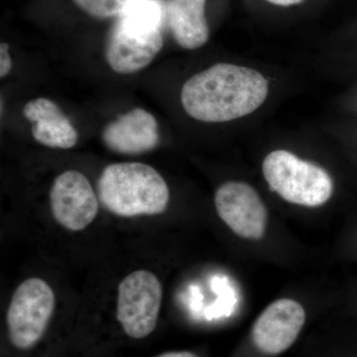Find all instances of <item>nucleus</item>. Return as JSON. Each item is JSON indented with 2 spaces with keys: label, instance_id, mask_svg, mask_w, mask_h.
Here are the masks:
<instances>
[{
  "label": "nucleus",
  "instance_id": "f257e3e1",
  "mask_svg": "<svg viewBox=\"0 0 357 357\" xmlns=\"http://www.w3.org/2000/svg\"><path fill=\"white\" fill-rule=\"evenodd\" d=\"M268 91L266 77L258 70L220 63L185 82L181 102L192 119L222 123L255 112L264 103Z\"/></svg>",
  "mask_w": 357,
  "mask_h": 357
},
{
  "label": "nucleus",
  "instance_id": "f03ea898",
  "mask_svg": "<svg viewBox=\"0 0 357 357\" xmlns=\"http://www.w3.org/2000/svg\"><path fill=\"white\" fill-rule=\"evenodd\" d=\"M98 196L112 215L129 218L164 213L170 191L153 167L122 162L103 169L98 181Z\"/></svg>",
  "mask_w": 357,
  "mask_h": 357
},
{
  "label": "nucleus",
  "instance_id": "7ed1b4c3",
  "mask_svg": "<svg viewBox=\"0 0 357 357\" xmlns=\"http://www.w3.org/2000/svg\"><path fill=\"white\" fill-rule=\"evenodd\" d=\"M262 171L270 189L289 203L314 208L332 197L333 183L330 174L286 150L268 154Z\"/></svg>",
  "mask_w": 357,
  "mask_h": 357
},
{
  "label": "nucleus",
  "instance_id": "20e7f679",
  "mask_svg": "<svg viewBox=\"0 0 357 357\" xmlns=\"http://www.w3.org/2000/svg\"><path fill=\"white\" fill-rule=\"evenodd\" d=\"M56 307L53 289L37 277L26 279L14 291L6 314L9 340L18 349H31L43 337Z\"/></svg>",
  "mask_w": 357,
  "mask_h": 357
},
{
  "label": "nucleus",
  "instance_id": "39448f33",
  "mask_svg": "<svg viewBox=\"0 0 357 357\" xmlns=\"http://www.w3.org/2000/svg\"><path fill=\"white\" fill-rule=\"evenodd\" d=\"M163 301L158 277L140 269L126 275L119 283L116 297V319L122 330L134 340H142L156 328Z\"/></svg>",
  "mask_w": 357,
  "mask_h": 357
},
{
  "label": "nucleus",
  "instance_id": "423d86ee",
  "mask_svg": "<svg viewBox=\"0 0 357 357\" xmlns=\"http://www.w3.org/2000/svg\"><path fill=\"white\" fill-rule=\"evenodd\" d=\"M49 198L54 220L70 231L86 229L98 215V196L89 178L79 171L68 170L57 176Z\"/></svg>",
  "mask_w": 357,
  "mask_h": 357
},
{
  "label": "nucleus",
  "instance_id": "0eeeda50",
  "mask_svg": "<svg viewBox=\"0 0 357 357\" xmlns=\"http://www.w3.org/2000/svg\"><path fill=\"white\" fill-rule=\"evenodd\" d=\"M163 44L161 28L138 27L119 18L107 37L105 59L117 74H134L151 64Z\"/></svg>",
  "mask_w": 357,
  "mask_h": 357
},
{
  "label": "nucleus",
  "instance_id": "6e6552de",
  "mask_svg": "<svg viewBox=\"0 0 357 357\" xmlns=\"http://www.w3.org/2000/svg\"><path fill=\"white\" fill-rule=\"evenodd\" d=\"M218 217L237 236L260 241L266 231V206L255 188L243 182H227L215 195Z\"/></svg>",
  "mask_w": 357,
  "mask_h": 357
},
{
  "label": "nucleus",
  "instance_id": "1a4fd4ad",
  "mask_svg": "<svg viewBox=\"0 0 357 357\" xmlns=\"http://www.w3.org/2000/svg\"><path fill=\"white\" fill-rule=\"evenodd\" d=\"M305 321L306 312L297 301H275L256 319L251 332L253 344L263 354H280L296 342Z\"/></svg>",
  "mask_w": 357,
  "mask_h": 357
},
{
  "label": "nucleus",
  "instance_id": "9d476101",
  "mask_svg": "<svg viewBox=\"0 0 357 357\" xmlns=\"http://www.w3.org/2000/svg\"><path fill=\"white\" fill-rule=\"evenodd\" d=\"M102 140L109 149L116 153H145L158 145V124L153 115L137 107L107 124L102 132Z\"/></svg>",
  "mask_w": 357,
  "mask_h": 357
},
{
  "label": "nucleus",
  "instance_id": "9b49d317",
  "mask_svg": "<svg viewBox=\"0 0 357 357\" xmlns=\"http://www.w3.org/2000/svg\"><path fill=\"white\" fill-rule=\"evenodd\" d=\"M23 115L32 124L34 139L44 146L70 149L77 144L79 134L60 107L46 98L30 100Z\"/></svg>",
  "mask_w": 357,
  "mask_h": 357
},
{
  "label": "nucleus",
  "instance_id": "f8f14e48",
  "mask_svg": "<svg viewBox=\"0 0 357 357\" xmlns=\"http://www.w3.org/2000/svg\"><path fill=\"white\" fill-rule=\"evenodd\" d=\"M206 0H169L167 20L173 38L187 50L203 47L210 38L206 18Z\"/></svg>",
  "mask_w": 357,
  "mask_h": 357
},
{
  "label": "nucleus",
  "instance_id": "ddd939ff",
  "mask_svg": "<svg viewBox=\"0 0 357 357\" xmlns=\"http://www.w3.org/2000/svg\"><path fill=\"white\" fill-rule=\"evenodd\" d=\"M79 9L98 20L121 18L135 0H73Z\"/></svg>",
  "mask_w": 357,
  "mask_h": 357
},
{
  "label": "nucleus",
  "instance_id": "4468645a",
  "mask_svg": "<svg viewBox=\"0 0 357 357\" xmlns=\"http://www.w3.org/2000/svg\"><path fill=\"white\" fill-rule=\"evenodd\" d=\"M13 69V60L9 53V45L0 44V77L4 79Z\"/></svg>",
  "mask_w": 357,
  "mask_h": 357
},
{
  "label": "nucleus",
  "instance_id": "2eb2a0df",
  "mask_svg": "<svg viewBox=\"0 0 357 357\" xmlns=\"http://www.w3.org/2000/svg\"><path fill=\"white\" fill-rule=\"evenodd\" d=\"M266 1L273 4V6L289 7L298 6V4L304 2L305 0H266Z\"/></svg>",
  "mask_w": 357,
  "mask_h": 357
},
{
  "label": "nucleus",
  "instance_id": "dca6fc26",
  "mask_svg": "<svg viewBox=\"0 0 357 357\" xmlns=\"http://www.w3.org/2000/svg\"><path fill=\"white\" fill-rule=\"evenodd\" d=\"M156 357H199L189 351H170L160 354Z\"/></svg>",
  "mask_w": 357,
  "mask_h": 357
}]
</instances>
